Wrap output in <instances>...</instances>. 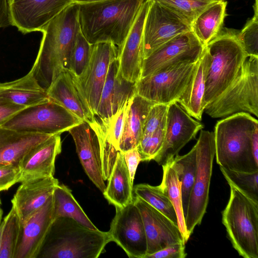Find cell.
<instances>
[{
  "instance_id": "cell-44",
  "label": "cell",
  "mask_w": 258,
  "mask_h": 258,
  "mask_svg": "<svg viewBox=\"0 0 258 258\" xmlns=\"http://www.w3.org/2000/svg\"><path fill=\"white\" fill-rule=\"evenodd\" d=\"M25 107L0 98V126Z\"/></svg>"
},
{
  "instance_id": "cell-38",
  "label": "cell",
  "mask_w": 258,
  "mask_h": 258,
  "mask_svg": "<svg viewBox=\"0 0 258 258\" xmlns=\"http://www.w3.org/2000/svg\"><path fill=\"white\" fill-rule=\"evenodd\" d=\"M92 49L90 44L82 33L81 30L77 34L69 60V69L76 77H80L89 62Z\"/></svg>"
},
{
  "instance_id": "cell-34",
  "label": "cell",
  "mask_w": 258,
  "mask_h": 258,
  "mask_svg": "<svg viewBox=\"0 0 258 258\" xmlns=\"http://www.w3.org/2000/svg\"><path fill=\"white\" fill-rule=\"evenodd\" d=\"M133 191L136 196L146 201L178 226L174 207L160 185L153 186L148 183H140L133 187Z\"/></svg>"
},
{
  "instance_id": "cell-18",
  "label": "cell",
  "mask_w": 258,
  "mask_h": 258,
  "mask_svg": "<svg viewBox=\"0 0 258 258\" xmlns=\"http://www.w3.org/2000/svg\"><path fill=\"white\" fill-rule=\"evenodd\" d=\"M54 220L52 195L41 208L22 224L14 258L38 257Z\"/></svg>"
},
{
  "instance_id": "cell-32",
  "label": "cell",
  "mask_w": 258,
  "mask_h": 258,
  "mask_svg": "<svg viewBox=\"0 0 258 258\" xmlns=\"http://www.w3.org/2000/svg\"><path fill=\"white\" fill-rule=\"evenodd\" d=\"M172 163L180 182L182 209L185 219L196 172L197 150L195 145L187 154L175 156Z\"/></svg>"
},
{
  "instance_id": "cell-12",
  "label": "cell",
  "mask_w": 258,
  "mask_h": 258,
  "mask_svg": "<svg viewBox=\"0 0 258 258\" xmlns=\"http://www.w3.org/2000/svg\"><path fill=\"white\" fill-rule=\"evenodd\" d=\"M190 30L191 26L173 11L150 0L143 28L144 59L176 36Z\"/></svg>"
},
{
  "instance_id": "cell-37",
  "label": "cell",
  "mask_w": 258,
  "mask_h": 258,
  "mask_svg": "<svg viewBox=\"0 0 258 258\" xmlns=\"http://www.w3.org/2000/svg\"><path fill=\"white\" fill-rule=\"evenodd\" d=\"M222 173L230 183L253 201L258 202V171L248 173L220 167Z\"/></svg>"
},
{
  "instance_id": "cell-15",
  "label": "cell",
  "mask_w": 258,
  "mask_h": 258,
  "mask_svg": "<svg viewBox=\"0 0 258 258\" xmlns=\"http://www.w3.org/2000/svg\"><path fill=\"white\" fill-rule=\"evenodd\" d=\"M203 128L177 102L168 104L163 145L154 160L162 166L173 160Z\"/></svg>"
},
{
  "instance_id": "cell-47",
  "label": "cell",
  "mask_w": 258,
  "mask_h": 258,
  "mask_svg": "<svg viewBox=\"0 0 258 258\" xmlns=\"http://www.w3.org/2000/svg\"><path fill=\"white\" fill-rule=\"evenodd\" d=\"M251 150L253 159L258 164V128L254 131L252 135Z\"/></svg>"
},
{
  "instance_id": "cell-10",
  "label": "cell",
  "mask_w": 258,
  "mask_h": 258,
  "mask_svg": "<svg viewBox=\"0 0 258 258\" xmlns=\"http://www.w3.org/2000/svg\"><path fill=\"white\" fill-rule=\"evenodd\" d=\"M196 62L177 64L141 78L136 83V94L155 103L168 105L177 102Z\"/></svg>"
},
{
  "instance_id": "cell-21",
  "label": "cell",
  "mask_w": 258,
  "mask_h": 258,
  "mask_svg": "<svg viewBox=\"0 0 258 258\" xmlns=\"http://www.w3.org/2000/svg\"><path fill=\"white\" fill-rule=\"evenodd\" d=\"M61 151L60 135H53L33 147L19 163L21 171L20 182L54 176L55 159Z\"/></svg>"
},
{
  "instance_id": "cell-17",
  "label": "cell",
  "mask_w": 258,
  "mask_h": 258,
  "mask_svg": "<svg viewBox=\"0 0 258 258\" xmlns=\"http://www.w3.org/2000/svg\"><path fill=\"white\" fill-rule=\"evenodd\" d=\"M133 201L140 211L144 224L147 243L146 256L171 244L185 243L178 226L164 215L136 196L133 197Z\"/></svg>"
},
{
  "instance_id": "cell-48",
  "label": "cell",
  "mask_w": 258,
  "mask_h": 258,
  "mask_svg": "<svg viewBox=\"0 0 258 258\" xmlns=\"http://www.w3.org/2000/svg\"><path fill=\"white\" fill-rule=\"evenodd\" d=\"M101 1L104 0H72V3H77L78 4L90 3Z\"/></svg>"
},
{
  "instance_id": "cell-4",
  "label": "cell",
  "mask_w": 258,
  "mask_h": 258,
  "mask_svg": "<svg viewBox=\"0 0 258 258\" xmlns=\"http://www.w3.org/2000/svg\"><path fill=\"white\" fill-rule=\"evenodd\" d=\"M110 241L108 231L91 229L72 218L61 217L54 220L39 255L45 258H97Z\"/></svg>"
},
{
  "instance_id": "cell-42",
  "label": "cell",
  "mask_w": 258,
  "mask_h": 258,
  "mask_svg": "<svg viewBox=\"0 0 258 258\" xmlns=\"http://www.w3.org/2000/svg\"><path fill=\"white\" fill-rule=\"evenodd\" d=\"M21 171L17 165H8L0 167V191L6 190L15 183L20 182Z\"/></svg>"
},
{
  "instance_id": "cell-26",
  "label": "cell",
  "mask_w": 258,
  "mask_h": 258,
  "mask_svg": "<svg viewBox=\"0 0 258 258\" xmlns=\"http://www.w3.org/2000/svg\"><path fill=\"white\" fill-rule=\"evenodd\" d=\"M51 136L21 133L0 127V167L8 165L18 166L28 151Z\"/></svg>"
},
{
  "instance_id": "cell-3",
  "label": "cell",
  "mask_w": 258,
  "mask_h": 258,
  "mask_svg": "<svg viewBox=\"0 0 258 258\" xmlns=\"http://www.w3.org/2000/svg\"><path fill=\"white\" fill-rule=\"evenodd\" d=\"M257 128V120L245 112L217 122L214 133L216 162L220 167L248 173L258 171L251 150L252 135Z\"/></svg>"
},
{
  "instance_id": "cell-19",
  "label": "cell",
  "mask_w": 258,
  "mask_h": 258,
  "mask_svg": "<svg viewBox=\"0 0 258 258\" xmlns=\"http://www.w3.org/2000/svg\"><path fill=\"white\" fill-rule=\"evenodd\" d=\"M68 132L73 137L78 156L86 174L103 193L106 186L103 177L100 144L96 132L85 121Z\"/></svg>"
},
{
  "instance_id": "cell-31",
  "label": "cell",
  "mask_w": 258,
  "mask_h": 258,
  "mask_svg": "<svg viewBox=\"0 0 258 258\" xmlns=\"http://www.w3.org/2000/svg\"><path fill=\"white\" fill-rule=\"evenodd\" d=\"M54 219L67 217L93 230L98 229L73 196L71 190L63 184H57L53 192Z\"/></svg>"
},
{
  "instance_id": "cell-41",
  "label": "cell",
  "mask_w": 258,
  "mask_h": 258,
  "mask_svg": "<svg viewBox=\"0 0 258 258\" xmlns=\"http://www.w3.org/2000/svg\"><path fill=\"white\" fill-rule=\"evenodd\" d=\"M168 105L156 103L151 107L144 123L142 137L165 130Z\"/></svg>"
},
{
  "instance_id": "cell-1",
  "label": "cell",
  "mask_w": 258,
  "mask_h": 258,
  "mask_svg": "<svg viewBox=\"0 0 258 258\" xmlns=\"http://www.w3.org/2000/svg\"><path fill=\"white\" fill-rule=\"evenodd\" d=\"M79 4L72 3L43 28L37 55L29 72L45 91L59 74L69 69L72 49L80 30Z\"/></svg>"
},
{
  "instance_id": "cell-14",
  "label": "cell",
  "mask_w": 258,
  "mask_h": 258,
  "mask_svg": "<svg viewBox=\"0 0 258 258\" xmlns=\"http://www.w3.org/2000/svg\"><path fill=\"white\" fill-rule=\"evenodd\" d=\"M118 49L110 42L92 44L88 64L77 78L79 87L89 108L95 115L110 65L117 57Z\"/></svg>"
},
{
  "instance_id": "cell-43",
  "label": "cell",
  "mask_w": 258,
  "mask_h": 258,
  "mask_svg": "<svg viewBox=\"0 0 258 258\" xmlns=\"http://www.w3.org/2000/svg\"><path fill=\"white\" fill-rule=\"evenodd\" d=\"M185 243L179 242L171 244L166 247L148 255L146 258H184L187 253L185 252Z\"/></svg>"
},
{
  "instance_id": "cell-9",
  "label": "cell",
  "mask_w": 258,
  "mask_h": 258,
  "mask_svg": "<svg viewBox=\"0 0 258 258\" xmlns=\"http://www.w3.org/2000/svg\"><path fill=\"white\" fill-rule=\"evenodd\" d=\"M195 146L197 150L196 172L185 219L186 232L189 237L195 227L201 224L209 202L213 163L215 155L214 132L202 131Z\"/></svg>"
},
{
  "instance_id": "cell-6",
  "label": "cell",
  "mask_w": 258,
  "mask_h": 258,
  "mask_svg": "<svg viewBox=\"0 0 258 258\" xmlns=\"http://www.w3.org/2000/svg\"><path fill=\"white\" fill-rule=\"evenodd\" d=\"M230 195L222 223L233 248L244 258H258V202L228 183Z\"/></svg>"
},
{
  "instance_id": "cell-5",
  "label": "cell",
  "mask_w": 258,
  "mask_h": 258,
  "mask_svg": "<svg viewBox=\"0 0 258 258\" xmlns=\"http://www.w3.org/2000/svg\"><path fill=\"white\" fill-rule=\"evenodd\" d=\"M233 30L222 29L204 47L210 56L203 104L215 100L229 86L246 56Z\"/></svg>"
},
{
  "instance_id": "cell-36",
  "label": "cell",
  "mask_w": 258,
  "mask_h": 258,
  "mask_svg": "<svg viewBox=\"0 0 258 258\" xmlns=\"http://www.w3.org/2000/svg\"><path fill=\"white\" fill-rule=\"evenodd\" d=\"M170 9L191 26L196 18L212 5L225 0H154Z\"/></svg>"
},
{
  "instance_id": "cell-30",
  "label": "cell",
  "mask_w": 258,
  "mask_h": 258,
  "mask_svg": "<svg viewBox=\"0 0 258 258\" xmlns=\"http://www.w3.org/2000/svg\"><path fill=\"white\" fill-rule=\"evenodd\" d=\"M227 1L217 3L200 14L191 24V30L205 46L221 32L227 15Z\"/></svg>"
},
{
  "instance_id": "cell-45",
  "label": "cell",
  "mask_w": 258,
  "mask_h": 258,
  "mask_svg": "<svg viewBox=\"0 0 258 258\" xmlns=\"http://www.w3.org/2000/svg\"><path fill=\"white\" fill-rule=\"evenodd\" d=\"M122 153L129 171L131 182L133 184L138 166L141 161L140 155L137 147Z\"/></svg>"
},
{
  "instance_id": "cell-39",
  "label": "cell",
  "mask_w": 258,
  "mask_h": 258,
  "mask_svg": "<svg viewBox=\"0 0 258 258\" xmlns=\"http://www.w3.org/2000/svg\"><path fill=\"white\" fill-rule=\"evenodd\" d=\"M258 0L253 5L254 14L243 28L236 33L237 38L246 55L258 56Z\"/></svg>"
},
{
  "instance_id": "cell-7",
  "label": "cell",
  "mask_w": 258,
  "mask_h": 258,
  "mask_svg": "<svg viewBox=\"0 0 258 258\" xmlns=\"http://www.w3.org/2000/svg\"><path fill=\"white\" fill-rule=\"evenodd\" d=\"M213 118L245 112L258 116V56L246 55L229 86L204 109Z\"/></svg>"
},
{
  "instance_id": "cell-29",
  "label": "cell",
  "mask_w": 258,
  "mask_h": 258,
  "mask_svg": "<svg viewBox=\"0 0 258 258\" xmlns=\"http://www.w3.org/2000/svg\"><path fill=\"white\" fill-rule=\"evenodd\" d=\"M103 192L104 198L115 207L123 208L133 201V184L123 154L119 151Z\"/></svg>"
},
{
  "instance_id": "cell-46",
  "label": "cell",
  "mask_w": 258,
  "mask_h": 258,
  "mask_svg": "<svg viewBox=\"0 0 258 258\" xmlns=\"http://www.w3.org/2000/svg\"><path fill=\"white\" fill-rule=\"evenodd\" d=\"M11 0H0V28L12 25Z\"/></svg>"
},
{
  "instance_id": "cell-24",
  "label": "cell",
  "mask_w": 258,
  "mask_h": 258,
  "mask_svg": "<svg viewBox=\"0 0 258 258\" xmlns=\"http://www.w3.org/2000/svg\"><path fill=\"white\" fill-rule=\"evenodd\" d=\"M58 184L54 176L21 182L11 200L21 224L45 204Z\"/></svg>"
},
{
  "instance_id": "cell-22",
  "label": "cell",
  "mask_w": 258,
  "mask_h": 258,
  "mask_svg": "<svg viewBox=\"0 0 258 258\" xmlns=\"http://www.w3.org/2000/svg\"><path fill=\"white\" fill-rule=\"evenodd\" d=\"M136 83L124 79L119 72L117 58L110 65L96 113L100 119L110 118L136 94Z\"/></svg>"
},
{
  "instance_id": "cell-8",
  "label": "cell",
  "mask_w": 258,
  "mask_h": 258,
  "mask_svg": "<svg viewBox=\"0 0 258 258\" xmlns=\"http://www.w3.org/2000/svg\"><path fill=\"white\" fill-rule=\"evenodd\" d=\"M82 121L58 104L48 100L25 107L0 127L19 132L60 135Z\"/></svg>"
},
{
  "instance_id": "cell-23",
  "label": "cell",
  "mask_w": 258,
  "mask_h": 258,
  "mask_svg": "<svg viewBox=\"0 0 258 258\" xmlns=\"http://www.w3.org/2000/svg\"><path fill=\"white\" fill-rule=\"evenodd\" d=\"M49 100L61 105L82 121L91 122L94 117L78 84L69 70L61 72L46 91Z\"/></svg>"
},
{
  "instance_id": "cell-28",
  "label": "cell",
  "mask_w": 258,
  "mask_h": 258,
  "mask_svg": "<svg viewBox=\"0 0 258 258\" xmlns=\"http://www.w3.org/2000/svg\"><path fill=\"white\" fill-rule=\"evenodd\" d=\"M0 98L25 107L49 100L46 91L29 72L18 79L0 83Z\"/></svg>"
},
{
  "instance_id": "cell-27",
  "label": "cell",
  "mask_w": 258,
  "mask_h": 258,
  "mask_svg": "<svg viewBox=\"0 0 258 258\" xmlns=\"http://www.w3.org/2000/svg\"><path fill=\"white\" fill-rule=\"evenodd\" d=\"M155 104L137 94L131 98L128 104L120 141V151L123 152L137 147L142 136L146 119Z\"/></svg>"
},
{
  "instance_id": "cell-11",
  "label": "cell",
  "mask_w": 258,
  "mask_h": 258,
  "mask_svg": "<svg viewBox=\"0 0 258 258\" xmlns=\"http://www.w3.org/2000/svg\"><path fill=\"white\" fill-rule=\"evenodd\" d=\"M204 46L192 30L178 35L144 59L141 78L182 63H195Z\"/></svg>"
},
{
  "instance_id": "cell-25",
  "label": "cell",
  "mask_w": 258,
  "mask_h": 258,
  "mask_svg": "<svg viewBox=\"0 0 258 258\" xmlns=\"http://www.w3.org/2000/svg\"><path fill=\"white\" fill-rule=\"evenodd\" d=\"M210 62V55L204 47L189 81L177 101L190 116L198 120H201L204 111L205 81Z\"/></svg>"
},
{
  "instance_id": "cell-13",
  "label": "cell",
  "mask_w": 258,
  "mask_h": 258,
  "mask_svg": "<svg viewBox=\"0 0 258 258\" xmlns=\"http://www.w3.org/2000/svg\"><path fill=\"white\" fill-rule=\"evenodd\" d=\"M115 209L108 231L111 241L115 242L130 258H145L147 239L138 207L133 201L124 207Z\"/></svg>"
},
{
  "instance_id": "cell-40",
  "label": "cell",
  "mask_w": 258,
  "mask_h": 258,
  "mask_svg": "<svg viewBox=\"0 0 258 258\" xmlns=\"http://www.w3.org/2000/svg\"><path fill=\"white\" fill-rule=\"evenodd\" d=\"M165 130H159L150 135L143 136L137 147L141 161L154 160L164 143Z\"/></svg>"
},
{
  "instance_id": "cell-49",
  "label": "cell",
  "mask_w": 258,
  "mask_h": 258,
  "mask_svg": "<svg viewBox=\"0 0 258 258\" xmlns=\"http://www.w3.org/2000/svg\"><path fill=\"white\" fill-rule=\"evenodd\" d=\"M3 230H4V222L3 220V221H2V222L0 224V251H1L2 243Z\"/></svg>"
},
{
  "instance_id": "cell-2",
  "label": "cell",
  "mask_w": 258,
  "mask_h": 258,
  "mask_svg": "<svg viewBox=\"0 0 258 258\" xmlns=\"http://www.w3.org/2000/svg\"><path fill=\"white\" fill-rule=\"evenodd\" d=\"M146 0H104L79 4L81 31L90 44L110 42L122 47Z\"/></svg>"
},
{
  "instance_id": "cell-35",
  "label": "cell",
  "mask_w": 258,
  "mask_h": 258,
  "mask_svg": "<svg viewBox=\"0 0 258 258\" xmlns=\"http://www.w3.org/2000/svg\"><path fill=\"white\" fill-rule=\"evenodd\" d=\"M3 222L0 258H14L21 236L22 224L13 207L4 218Z\"/></svg>"
},
{
  "instance_id": "cell-51",
  "label": "cell",
  "mask_w": 258,
  "mask_h": 258,
  "mask_svg": "<svg viewBox=\"0 0 258 258\" xmlns=\"http://www.w3.org/2000/svg\"><path fill=\"white\" fill-rule=\"evenodd\" d=\"M1 200H0V205H1Z\"/></svg>"
},
{
  "instance_id": "cell-50",
  "label": "cell",
  "mask_w": 258,
  "mask_h": 258,
  "mask_svg": "<svg viewBox=\"0 0 258 258\" xmlns=\"http://www.w3.org/2000/svg\"><path fill=\"white\" fill-rule=\"evenodd\" d=\"M3 210H2V209L0 207V224L2 222V216H3Z\"/></svg>"
},
{
  "instance_id": "cell-16",
  "label": "cell",
  "mask_w": 258,
  "mask_h": 258,
  "mask_svg": "<svg viewBox=\"0 0 258 258\" xmlns=\"http://www.w3.org/2000/svg\"><path fill=\"white\" fill-rule=\"evenodd\" d=\"M72 0H11L12 26L23 34L42 30Z\"/></svg>"
},
{
  "instance_id": "cell-20",
  "label": "cell",
  "mask_w": 258,
  "mask_h": 258,
  "mask_svg": "<svg viewBox=\"0 0 258 258\" xmlns=\"http://www.w3.org/2000/svg\"><path fill=\"white\" fill-rule=\"evenodd\" d=\"M150 5L146 0L129 34L118 52L119 72L126 80L137 83L141 78L143 56V28Z\"/></svg>"
},
{
  "instance_id": "cell-33",
  "label": "cell",
  "mask_w": 258,
  "mask_h": 258,
  "mask_svg": "<svg viewBox=\"0 0 258 258\" xmlns=\"http://www.w3.org/2000/svg\"><path fill=\"white\" fill-rule=\"evenodd\" d=\"M163 177L160 184L167 195L176 211L178 226L185 243L188 236L183 213L180 182L173 165L172 160L162 165Z\"/></svg>"
}]
</instances>
